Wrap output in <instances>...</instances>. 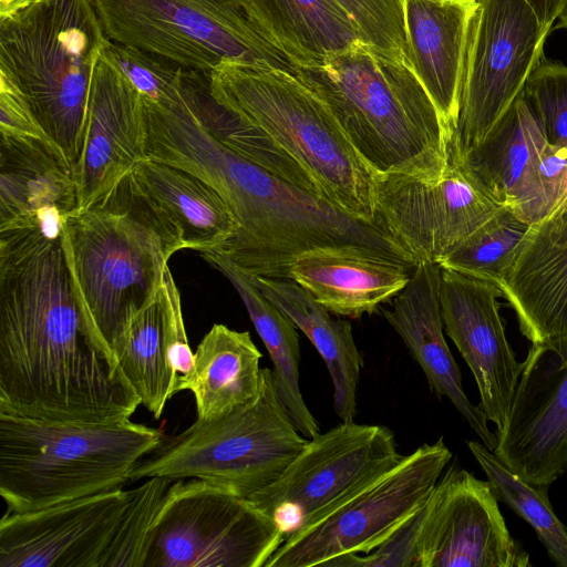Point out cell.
Wrapping results in <instances>:
<instances>
[{"instance_id":"19","label":"cell","mask_w":567,"mask_h":567,"mask_svg":"<svg viewBox=\"0 0 567 567\" xmlns=\"http://www.w3.org/2000/svg\"><path fill=\"white\" fill-rule=\"evenodd\" d=\"M145 158V102L101 52L91 83L82 152L73 171L76 212L106 197Z\"/></svg>"},{"instance_id":"33","label":"cell","mask_w":567,"mask_h":567,"mask_svg":"<svg viewBox=\"0 0 567 567\" xmlns=\"http://www.w3.org/2000/svg\"><path fill=\"white\" fill-rule=\"evenodd\" d=\"M530 225L503 206L439 265L497 287Z\"/></svg>"},{"instance_id":"17","label":"cell","mask_w":567,"mask_h":567,"mask_svg":"<svg viewBox=\"0 0 567 567\" xmlns=\"http://www.w3.org/2000/svg\"><path fill=\"white\" fill-rule=\"evenodd\" d=\"M499 297L494 284L441 267L444 330L474 377L478 405L496 426L495 434L508 419L523 368L506 336Z\"/></svg>"},{"instance_id":"31","label":"cell","mask_w":567,"mask_h":567,"mask_svg":"<svg viewBox=\"0 0 567 567\" xmlns=\"http://www.w3.org/2000/svg\"><path fill=\"white\" fill-rule=\"evenodd\" d=\"M161 291V290H159ZM161 292L130 321L113 353L126 380L155 419L175 394Z\"/></svg>"},{"instance_id":"42","label":"cell","mask_w":567,"mask_h":567,"mask_svg":"<svg viewBox=\"0 0 567 567\" xmlns=\"http://www.w3.org/2000/svg\"><path fill=\"white\" fill-rule=\"evenodd\" d=\"M558 28L567 29V1L558 16Z\"/></svg>"},{"instance_id":"41","label":"cell","mask_w":567,"mask_h":567,"mask_svg":"<svg viewBox=\"0 0 567 567\" xmlns=\"http://www.w3.org/2000/svg\"><path fill=\"white\" fill-rule=\"evenodd\" d=\"M37 0H0V19H4L23 10Z\"/></svg>"},{"instance_id":"27","label":"cell","mask_w":567,"mask_h":567,"mask_svg":"<svg viewBox=\"0 0 567 567\" xmlns=\"http://www.w3.org/2000/svg\"><path fill=\"white\" fill-rule=\"evenodd\" d=\"M249 278L260 293L315 346L333 384L336 414L342 422L353 421L363 358L355 344L351 323L333 318L306 289L289 278Z\"/></svg>"},{"instance_id":"18","label":"cell","mask_w":567,"mask_h":567,"mask_svg":"<svg viewBox=\"0 0 567 567\" xmlns=\"http://www.w3.org/2000/svg\"><path fill=\"white\" fill-rule=\"evenodd\" d=\"M493 451L527 482L550 487L567 471V365L532 344Z\"/></svg>"},{"instance_id":"24","label":"cell","mask_w":567,"mask_h":567,"mask_svg":"<svg viewBox=\"0 0 567 567\" xmlns=\"http://www.w3.org/2000/svg\"><path fill=\"white\" fill-rule=\"evenodd\" d=\"M476 0H403L406 62L453 137Z\"/></svg>"},{"instance_id":"15","label":"cell","mask_w":567,"mask_h":567,"mask_svg":"<svg viewBox=\"0 0 567 567\" xmlns=\"http://www.w3.org/2000/svg\"><path fill=\"white\" fill-rule=\"evenodd\" d=\"M502 207L451 147L440 178L377 176V218L417 264H440Z\"/></svg>"},{"instance_id":"5","label":"cell","mask_w":567,"mask_h":567,"mask_svg":"<svg viewBox=\"0 0 567 567\" xmlns=\"http://www.w3.org/2000/svg\"><path fill=\"white\" fill-rule=\"evenodd\" d=\"M164 440L134 423H74L0 412V495L7 513L92 496L128 482L133 467Z\"/></svg>"},{"instance_id":"10","label":"cell","mask_w":567,"mask_h":567,"mask_svg":"<svg viewBox=\"0 0 567 567\" xmlns=\"http://www.w3.org/2000/svg\"><path fill=\"white\" fill-rule=\"evenodd\" d=\"M285 540L248 498L200 478L173 481L144 567H265Z\"/></svg>"},{"instance_id":"13","label":"cell","mask_w":567,"mask_h":567,"mask_svg":"<svg viewBox=\"0 0 567 567\" xmlns=\"http://www.w3.org/2000/svg\"><path fill=\"white\" fill-rule=\"evenodd\" d=\"M452 456L443 437L422 444L338 509L286 538L265 567L324 566L374 550L423 506Z\"/></svg>"},{"instance_id":"28","label":"cell","mask_w":567,"mask_h":567,"mask_svg":"<svg viewBox=\"0 0 567 567\" xmlns=\"http://www.w3.org/2000/svg\"><path fill=\"white\" fill-rule=\"evenodd\" d=\"M266 38L295 66H316L363 42L336 0H239Z\"/></svg>"},{"instance_id":"29","label":"cell","mask_w":567,"mask_h":567,"mask_svg":"<svg viewBox=\"0 0 567 567\" xmlns=\"http://www.w3.org/2000/svg\"><path fill=\"white\" fill-rule=\"evenodd\" d=\"M194 354V373L187 390L195 398L198 420L223 416L258 394L262 354L248 331L216 323Z\"/></svg>"},{"instance_id":"12","label":"cell","mask_w":567,"mask_h":567,"mask_svg":"<svg viewBox=\"0 0 567 567\" xmlns=\"http://www.w3.org/2000/svg\"><path fill=\"white\" fill-rule=\"evenodd\" d=\"M451 151L476 147L524 91L551 27L525 0H476Z\"/></svg>"},{"instance_id":"1","label":"cell","mask_w":567,"mask_h":567,"mask_svg":"<svg viewBox=\"0 0 567 567\" xmlns=\"http://www.w3.org/2000/svg\"><path fill=\"white\" fill-rule=\"evenodd\" d=\"M140 404L80 308L61 239L0 234V412L114 423Z\"/></svg>"},{"instance_id":"40","label":"cell","mask_w":567,"mask_h":567,"mask_svg":"<svg viewBox=\"0 0 567 567\" xmlns=\"http://www.w3.org/2000/svg\"><path fill=\"white\" fill-rule=\"evenodd\" d=\"M537 17L547 25L553 27L567 0H525Z\"/></svg>"},{"instance_id":"20","label":"cell","mask_w":567,"mask_h":567,"mask_svg":"<svg viewBox=\"0 0 567 567\" xmlns=\"http://www.w3.org/2000/svg\"><path fill=\"white\" fill-rule=\"evenodd\" d=\"M522 334L567 365V203L532 224L497 286Z\"/></svg>"},{"instance_id":"37","label":"cell","mask_w":567,"mask_h":567,"mask_svg":"<svg viewBox=\"0 0 567 567\" xmlns=\"http://www.w3.org/2000/svg\"><path fill=\"white\" fill-rule=\"evenodd\" d=\"M524 93L547 141L567 151V65L544 58L528 78Z\"/></svg>"},{"instance_id":"23","label":"cell","mask_w":567,"mask_h":567,"mask_svg":"<svg viewBox=\"0 0 567 567\" xmlns=\"http://www.w3.org/2000/svg\"><path fill=\"white\" fill-rule=\"evenodd\" d=\"M440 279L439 264L419 262L409 284L393 298L391 308L382 312L423 370L431 391L439 399L447 398L480 441L494 451L497 436L480 405L466 395L460 368L444 337Z\"/></svg>"},{"instance_id":"36","label":"cell","mask_w":567,"mask_h":567,"mask_svg":"<svg viewBox=\"0 0 567 567\" xmlns=\"http://www.w3.org/2000/svg\"><path fill=\"white\" fill-rule=\"evenodd\" d=\"M355 22L362 41L379 56L406 62L403 0H336Z\"/></svg>"},{"instance_id":"35","label":"cell","mask_w":567,"mask_h":567,"mask_svg":"<svg viewBox=\"0 0 567 567\" xmlns=\"http://www.w3.org/2000/svg\"><path fill=\"white\" fill-rule=\"evenodd\" d=\"M102 54L147 103L166 105L182 96L186 69L154 53L107 41Z\"/></svg>"},{"instance_id":"2","label":"cell","mask_w":567,"mask_h":567,"mask_svg":"<svg viewBox=\"0 0 567 567\" xmlns=\"http://www.w3.org/2000/svg\"><path fill=\"white\" fill-rule=\"evenodd\" d=\"M146 116L147 157L199 176L233 212L238 231L215 254L240 271L287 278L299 256L321 248H358L416 267L380 221L357 218L233 151L208 132L184 97L148 105Z\"/></svg>"},{"instance_id":"6","label":"cell","mask_w":567,"mask_h":567,"mask_svg":"<svg viewBox=\"0 0 567 567\" xmlns=\"http://www.w3.org/2000/svg\"><path fill=\"white\" fill-rule=\"evenodd\" d=\"M212 95L265 132L346 213L377 218V176L327 105L296 75L224 63L209 73Z\"/></svg>"},{"instance_id":"34","label":"cell","mask_w":567,"mask_h":567,"mask_svg":"<svg viewBox=\"0 0 567 567\" xmlns=\"http://www.w3.org/2000/svg\"><path fill=\"white\" fill-rule=\"evenodd\" d=\"M172 482L151 477L141 486L131 489L130 503L100 567H144L153 524Z\"/></svg>"},{"instance_id":"25","label":"cell","mask_w":567,"mask_h":567,"mask_svg":"<svg viewBox=\"0 0 567 567\" xmlns=\"http://www.w3.org/2000/svg\"><path fill=\"white\" fill-rule=\"evenodd\" d=\"M130 176L179 250L217 252L238 231V221L227 203L199 176L148 157Z\"/></svg>"},{"instance_id":"22","label":"cell","mask_w":567,"mask_h":567,"mask_svg":"<svg viewBox=\"0 0 567 567\" xmlns=\"http://www.w3.org/2000/svg\"><path fill=\"white\" fill-rule=\"evenodd\" d=\"M78 210L73 169L49 144L1 135L0 234L61 239Z\"/></svg>"},{"instance_id":"32","label":"cell","mask_w":567,"mask_h":567,"mask_svg":"<svg viewBox=\"0 0 567 567\" xmlns=\"http://www.w3.org/2000/svg\"><path fill=\"white\" fill-rule=\"evenodd\" d=\"M467 447L497 501L529 524L555 565L567 567V527L554 512L549 487L524 480L481 441H468Z\"/></svg>"},{"instance_id":"9","label":"cell","mask_w":567,"mask_h":567,"mask_svg":"<svg viewBox=\"0 0 567 567\" xmlns=\"http://www.w3.org/2000/svg\"><path fill=\"white\" fill-rule=\"evenodd\" d=\"M106 38L209 74L224 63L284 70L295 64L239 0H93Z\"/></svg>"},{"instance_id":"21","label":"cell","mask_w":567,"mask_h":567,"mask_svg":"<svg viewBox=\"0 0 567 567\" xmlns=\"http://www.w3.org/2000/svg\"><path fill=\"white\" fill-rule=\"evenodd\" d=\"M547 145L523 91L485 138L455 158L497 203L534 224L555 209L543 178Z\"/></svg>"},{"instance_id":"43","label":"cell","mask_w":567,"mask_h":567,"mask_svg":"<svg viewBox=\"0 0 567 567\" xmlns=\"http://www.w3.org/2000/svg\"><path fill=\"white\" fill-rule=\"evenodd\" d=\"M564 203H567V197H566V199L564 200Z\"/></svg>"},{"instance_id":"8","label":"cell","mask_w":567,"mask_h":567,"mask_svg":"<svg viewBox=\"0 0 567 567\" xmlns=\"http://www.w3.org/2000/svg\"><path fill=\"white\" fill-rule=\"evenodd\" d=\"M307 441L278 396L271 369L262 368L250 402L164 437L133 467L128 481L200 478L248 498L272 483Z\"/></svg>"},{"instance_id":"3","label":"cell","mask_w":567,"mask_h":567,"mask_svg":"<svg viewBox=\"0 0 567 567\" xmlns=\"http://www.w3.org/2000/svg\"><path fill=\"white\" fill-rule=\"evenodd\" d=\"M296 78L327 105L378 175L444 174L451 136L408 63L383 59L360 42L320 65L296 66Z\"/></svg>"},{"instance_id":"39","label":"cell","mask_w":567,"mask_h":567,"mask_svg":"<svg viewBox=\"0 0 567 567\" xmlns=\"http://www.w3.org/2000/svg\"><path fill=\"white\" fill-rule=\"evenodd\" d=\"M0 133L44 142L62 154L42 128L19 85L3 68H0Z\"/></svg>"},{"instance_id":"16","label":"cell","mask_w":567,"mask_h":567,"mask_svg":"<svg viewBox=\"0 0 567 567\" xmlns=\"http://www.w3.org/2000/svg\"><path fill=\"white\" fill-rule=\"evenodd\" d=\"M117 487L0 522V567H100L130 503Z\"/></svg>"},{"instance_id":"14","label":"cell","mask_w":567,"mask_h":567,"mask_svg":"<svg viewBox=\"0 0 567 567\" xmlns=\"http://www.w3.org/2000/svg\"><path fill=\"white\" fill-rule=\"evenodd\" d=\"M489 482L451 461L417 512L415 567H530Z\"/></svg>"},{"instance_id":"26","label":"cell","mask_w":567,"mask_h":567,"mask_svg":"<svg viewBox=\"0 0 567 567\" xmlns=\"http://www.w3.org/2000/svg\"><path fill=\"white\" fill-rule=\"evenodd\" d=\"M414 268L358 248H321L299 256L287 278L336 316L360 318L393 299Z\"/></svg>"},{"instance_id":"7","label":"cell","mask_w":567,"mask_h":567,"mask_svg":"<svg viewBox=\"0 0 567 567\" xmlns=\"http://www.w3.org/2000/svg\"><path fill=\"white\" fill-rule=\"evenodd\" d=\"M109 39L93 0H37L0 19V68L74 171L93 72Z\"/></svg>"},{"instance_id":"38","label":"cell","mask_w":567,"mask_h":567,"mask_svg":"<svg viewBox=\"0 0 567 567\" xmlns=\"http://www.w3.org/2000/svg\"><path fill=\"white\" fill-rule=\"evenodd\" d=\"M169 350L168 360L174 375V391L187 390L194 373L195 354L188 343L181 303V295L167 266L161 286Z\"/></svg>"},{"instance_id":"4","label":"cell","mask_w":567,"mask_h":567,"mask_svg":"<svg viewBox=\"0 0 567 567\" xmlns=\"http://www.w3.org/2000/svg\"><path fill=\"white\" fill-rule=\"evenodd\" d=\"M61 244L80 308L113 352L131 319L158 295L179 247L130 175L106 197L73 214Z\"/></svg>"},{"instance_id":"30","label":"cell","mask_w":567,"mask_h":567,"mask_svg":"<svg viewBox=\"0 0 567 567\" xmlns=\"http://www.w3.org/2000/svg\"><path fill=\"white\" fill-rule=\"evenodd\" d=\"M220 270L239 293L272 363L278 396L298 431L307 439L320 434L319 423L300 391V347L297 327L266 299L249 276L215 252L200 254Z\"/></svg>"},{"instance_id":"11","label":"cell","mask_w":567,"mask_h":567,"mask_svg":"<svg viewBox=\"0 0 567 567\" xmlns=\"http://www.w3.org/2000/svg\"><path fill=\"white\" fill-rule=\"evenodd\" d=\"M403 457L389 427L341 421L308 439L284 472L248 499L286 539L338 509Z\"/></svg>"}]
</instances>
